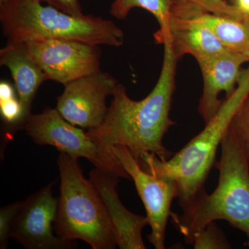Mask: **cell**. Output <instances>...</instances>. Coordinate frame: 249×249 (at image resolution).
<instances>
[{
  "mask_svg": "<svg viewBox=\"0 0 249 249\" xmlns=\"http://www.w3.org/2000/svg\"><path fill=\"white\" fill-rule=\"evenodd\" d=\"M163 46L161 71L151 92L141 101H134L127 95L125 87L118 83L104 121L87 132L108 148L125 146L139 163L146 153L153 154L160 160L173 155L165 147L163 138L175 124L170 113L178 60L169 46Z\"/></svg>",
  "mask_w": 249,
  "mask_h": 249,
  "instance_id": "cell-1",
  "label": "cell"
},
{
  "mask_svg": "<svg viewBox=\"0 0 249 249\" xmlns=\"http://www.w3.org/2000/svg\"><path fill=\"white\" fill-rule=\"evenodd\" d=\"M216 167L219 179L214 191L201 193L182 213H173L170 217L189 245L196 234L217 220L227 221L249 240V155L231 124L223 139Z\"/></svg>",
  "mask_w": 249,
  "mask_h": 249,
  "instance_id": "cell-2",
  "label": "cell"
},
{
  "mask_svg": "<svg viewBox=\"0 0 249 249\" xmlns=\"http://www.w3.org/2000/svg\"><path fill=\"white\" fill-rule=\"evenodd\" d=\"M249 94V66L242 70L235 91L224 99L216 115L179 151L167 160H160L153 154L142 155L139 163L142 169L176 183L182 211L206 191L205 183L215 163L218 149L236 111Z\"/></svg>",
  "mask_w": 249,
  "mask_h": 249,
  "instance_id": "cell-3",
  "label": "cell"
},
{
  "mask_svg": "<svg viewBox=\"0 0 249 249\" xmlns=\"http://www.w3.org/2000/svg\"><path fill=\"white\" fill-rule=\"evenodd\" d=\"M0 21L8 40L16 42L65 39L120 47L124 33L111 20L95 16L76 17L38 0L0 2Z\"/></svg>",
  "mask_w": 249,
  "mask_h": 249,
  "instance_id": "cell-4",
  "label": "cell"
},
{
  "mask_svg": "<svg viewBox=\"0 0 249 249\" xmlns=\"http://www.w3.org/2000/svg\"><path fill=\"white\" fill-rule=\"evenodd\" d=\"M60 196L53 222L55 234L62 240L86 242L93 249L118 247L115 232L96 188L86 179L78 159L60 152Z\"/></svg>",
  "mask_w": 249,
  "mask_h": 249,
  "instance_id": "cell-5",
  "label": "cell"
},
{
  "mask_svg": "<svg viewBox=\"0 0 249 249\" xmlns=\"http://www.w3.org/2000/svg\"><path fill=\"white\" fill-rule=\"evenodd\" d=\"M36 143L55 147L75 159L85 158L95 168L117 178H130L110 148L65 120L56 108L29 116L21 126Z\"/></svg>",
  "mask_w": 249,
  "mask_h": 249,
  "instance_id": "cell-6",
  "label": "cell"
},
{
  "mask_svg": "<svg viewBox=\"0 0 249 249\" xmlns=\"http://www.w3.org/2000/svg\"><path fill=\"white\" fill-rule=\"evenodd\" d=\"M24 42L47 80L65 85L101 71L100 45L65 39Z\"/></svg>",
  "mask_w": 249,
  "mask_h": 249,
  "instance_id": "cell-7",
  "label": "cell"
},
{
  "mask_svg": "<svg viewBox=\"0 0 249 249\" xmlns=\"http://www.w3.org/2000/svg\"><path fill=\"white\" fill-rule=\"evenodd\" d=\"M110 149L133 180L145 206L146 217L151 227L149 242L156 249H164L167 224L173 213L172 203L175 198H178L176 183L142 169L125 146L117 145Z\"/></svg>",
  "mask_w": 249,
  "mask_h": 249,
  "instance_id": "cell-8",
  "label": "cell"
},
{
  "mask_svg": "<svg viewBox=\"0 0 249 249\" xmlns=\"http://www.w3.org/2000/svg\"><path fill=\"white\" fill-rule=\"evenodd\" d=\"M118 82L111 74L101 71L64 85L56 109L73 125L92 129L102 124L109 107L106 98L112 95Z\"/></svg>",
  "mask_w": 249,
  "mask_h": 249,
  "instance_id": "cell-9",
  "label": "cell"
},
{
  "mask_svg": "<svg viewBox=\"0 0 249 249\" xmlns=\"http://www.w3.org/2000/svg\"><path fill=\"white\" fill-rule=\"evenodd\" d=\"M49 183L24 201L15 219L11 237L27 249H69L78 247L76 242L62 240L53 234V225L58 199Z\"/></svg>",
  "mask_w": 249,
  "mask_h": 249,
  "instance_id": "cell-10",
  "label": "cell"
},
{
  "mask_svg": "<svg viewBox=\"0 0 249 249\" xmlns=\"http://www.w3.org/2000/svg\"><path fill=\"white\" fill-rule=\"evenodd\" d=\"M249 62L242 52L227 49L215 56L197 62L203 78V91L198 111L205 122H209L222 107L224 100L219 99L222 92L229 97L235 91L242 70Z\"/></svg>",
  "mask_w": 249,
  "mask_h": 249,
  "instance_id": "cell-11",
  "label": "cell"
},
{
  "mask_svg": "<svg viewBox=\"0 0 249 249\" xmlns=\"http://www.w3.org/2000/svg\"><path fill=\"white\" fill-rule=\"evenodd\" d=\"M89 180L107 211L118 247L121 249H146L142 232L149 225L148 220L146 217L130 212L121 203L116 191L119 178L95 168L90 172Z\"/></svg>",
  "mask_w": 249,
  "mask_h": 249,
  "instance_id": "cell-12",
  "label": "cell"
},
{
  "mask_svg": "<svg viewBox=\"0 0 249 249\" xmlns=\"http://www.w3.org/2000/svg\"><path fill=\"white\" fill-rule=\"evenodd\" d=\"M154 37L157 44L169 46L178 60L191 55L199 62L228 49L207 26L196 19L172 18L168 27L157 30Z\"/></svg>",
  "mask_w": 249,
  "mask_h": 249,
  "instance_id": "cell-13",
  "label": "cell"
},
{
  "mask_svg": "<svg viewBox=\"0 0 249 249\" xmlns=\"http://www.w3.org/2000/svg\"><path fill=\"white\" fill-rule=\"evenodd\" d=\"M0 65L11 71L18 99L27 119L31 115V106L36 93L47 80V76L31 56L24 42L8 40L6 45L0 50Z\"/></svg>",
  "mask_w": 249,
  "mask_h": 249,
  "instance_id": "cell-14",
  "label": "cell"
},
{
  "mask_svg": "<svg viewBox=\"0 0 249 249\" xmlns=\"http://www.w3.org/2000/svg\"><path fill=\"white\" fill-rule=\"evenodd\" d=\"M196 19L207 26L228 49L240 52L249 42V19L212 14Z\"/></svg>",
  "mask_w": 249,
  "mask_h": 249,
  "instance_id": "cell-15",
  "label": "cell"
},
{
  "mask_svg": "<svg viewBox=\"0 0 249 249\" xmlns=\"http://www.w3.org/2000/svg\"><path fill=\"white\" fill-rule=\"evenodd\" d=\"M171 18L193 19L212 14L244 19L235 5L225 0H171Z\"/></svg>",
  "mask_w": 249,
  "mask_h": 249,
  "instance_id": "cell-16",
  "label": "cell"
},
{
  "mask_svg": "<svg viewBox=\"0 0 249 249\" xmlns=\"http://www.w3.org/2000/svg\"><path fill=\"white\" fill-rule=\"evenodd\" d=\"M171 0H115L111 6L110 14L118 19H124L131 10L141 8L153 15L160 30L169 25L171 19Z\"/></svg>",
  "mask_w": 249,
  "mask_h": 249,
  "instance_id": "cell-17",
  "label": "cell"
},
{
  "mask_svg": "<svg viewBox=\"0 0 249 249\" xmlns=\"http://www.w3.org/2000/svg\"><path fill=\"white\" fill-rule=\"evenodd\" d=\"M191 245L196 249H229L231 248L225 234L215 222L210 223L195 236Z\"/></svg>",
  "mask_w": 249,
  "mask_h": 249,
  "instance_id": "cell-18",
  "label": "cell"
},
{
  "mask_svg": "<svg viewBox=\"0 0 249 249\" xmlns=\"http://www.w3.org/2000/svg\"><path fill=\"white\" fill-rule=\"evenodd\" d=\"M24 201L6 205L0 209V249H6L9 246L11 229L15 219L22 209Z\"/></svg>",
  "mask_w": 249,
  "mask_h": 249,
  "instance_id": "cell-19",
  "label": "cell"
},
{
  "mask_svg": "<svg viewBox=\"0 0 249 249\" xmlns=\"http://www.w3.org/2000/svg\"><path fill=\"white\" fill-rule=\"evenodd\" d=\"M0 113L3 121L12 126L14 130L20 129L26 120L22 104L16 97L0 101Z\"/></svg>",
  "mask_w": 249,
  "mask_h": 249,
  "instance_id": "cell-20",
  "label": "cell"
},
{
  "mask_svg": "<svg viewBox=\"0 0 249 249\" xmlns=\"http://www.w3.org/2000/svg\"><path fill=\"white\" fill-rule=\"evenodd\" d=\"M231 124L243 142L249 155V94L236 111Z\"/></svg>",
  "mask_w": 249,
  "mask_h": 249,
  "instance_id": "cell-21",
  "label": "cell"
},
{
  "mask_svg": "<svg viewBox=\"0 0 249 249\" xmlns=\"http://www.w3.org/2000/svg\"><path fill=\"white\" fill-rule=\"evenodd\" d=\"M45 2L49 6L56 8L63 12L76 17H83L85 15L82 11L79 0H38Z\"/></svg>",
  "mask_w": 249,
  "mask_h": 249,
  "instance_id": "cell-22",
  "label": "cell"
},
{
  "mask_svg": "<svg viewBox=\"0 0 249 249\" xmlns=\"http://www.w3.org/2000/svg\"><path fill=\"white\" fill-rule=\"evenodd\" d=\"M16 97L14 87L9 83L1 81L0 83V101Z\"/></svg>",
  "mask_w": 249,
  "mask_h": 249,
  "instance_id": "cell-23",
  "label": "cell"
},
{
  "mask_svg": "<svg viewBox=\"0 0 249 249\" xmlns=\"http://www.w3.org/2000/svg\"><path fill=\"white\" fill-rule=\"evenodd\" d=\"M239 12L245 19H249V0H232Z\"/></svg>",
  "mask_w": 249,
  "mask_h": 249,
  "instance_id": "cell-24",
  "label": "cell"
},
{
  "mask_svg": "<svg viewBox=\"0 0 249 249\" xmlns=\"http://www.w3.org/2000/svg\"><path fill=\"white\" fill-rule=\"evenodd\" d=\"M240 52H242V53L245 54L246 56H247L249 60V42Z\"/></svg>",
  "mask_w": 249,
  "mask_h": 249,
  "instance_id": "cell-25",
  "label": "cell"
},
{
  "mask_svg": "<svg viewBox=\"0 0 249 249\" xmlns=\"http://www.w3.org/2000/svg\"><path fill=\"white\" fill-rule=\"evenodd\" d=\"M5 1V0H0V2H2V1Z\"/></svg>",
  "mask_w": 249,
  "mask_h": 249,
  "instance_id": "cell-26",
  "label": "cell"
}]
</instances>
